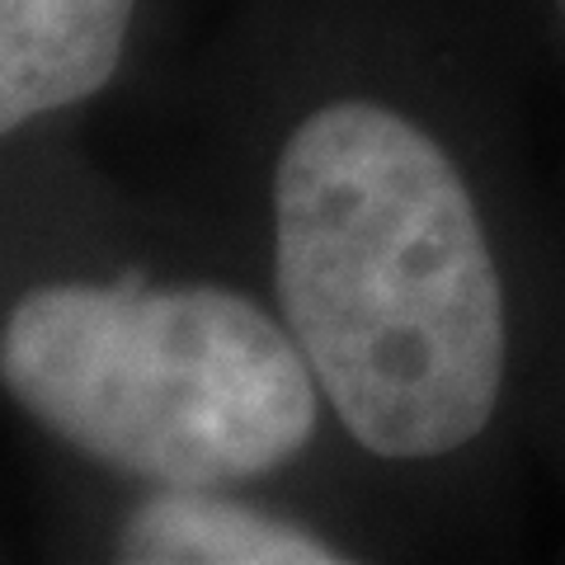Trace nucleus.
Returning a JSON list of instances; mask_svg holds the SVG:
<instances>
[{
    "label": "nucleus",
    "instance_id": "nucleus-4",
    "mask_svg": "<svg viewBox=\"0 0 565 565\" xmlns=\"http://www.w3.org/2000/svg\"><path fill=\"white\" fill-rule=\"evenodd\" d=\"M118 556L132 565H334L326 537L255 509L207 500L203 490H166L141 504L118 537Z\"/></svg>",
    "mask_w": 565,
    "mask_h": 565
},
{
    "label": "nucleus",
    "instance_id": "nucleus-1",
    "mask_svg": "<svg viewBox=\"0 0 565 565\" xmlns=\"http://www.w3.org/2000/svg\"><path fill=\"white\" fill-rule=\"evenodd\" d=\"M274 278L359 448L429 462L486 434L509 359L500 269L471 189L411 118L334 99L288 137Z\"/></svg>",
    "mask_w": 565,
    "mask_h": 565
},
{
    "label": "nucleus",
    "instance_id": "nucleus-3",
    "mask_svg": "<svg viewBox=\"0 0 565 565\" xmlns=\"http://www.w3.org/2000/svg\"><path fill=\"white\" fill-rule=\"evenodd\" d=\"M137 0H0V128L20 132L99 95L122 62Z\"/></svg>",
    "mask_w": 565,
    "mask_h": 565
},
{
    "label": "nucleus",
    "instance_id": "nucleus-5",
    "mask_svg": "<svg viewBox=\"0 0 565 565\" xmlns=\"http://www.w3.org/2000/svg\"><path fill=\"white\" fill-rule=\"evenodd\" d=\"M561 14H565V0H561Z\"/></svg>",
    "mask_w": 565,
    "mask_h": 565
},
{
    "label": "nucleus",
    "instance_id": "nucleus-2",
    "mask_svg": "<svg viewBox=\"0 0 565 565\" xmlns=\"http://www.w3.org/2000/svg\"><path fill=\"white\" fill-rule=\"evenodd\" d=\"M0 377L62 444L166 490L292 462L321 411L292 330L226 288L52 282L10 307Z\"/></svg>",
    "mask_w": 565,
    "mask_h": 565
}]
</instances>
